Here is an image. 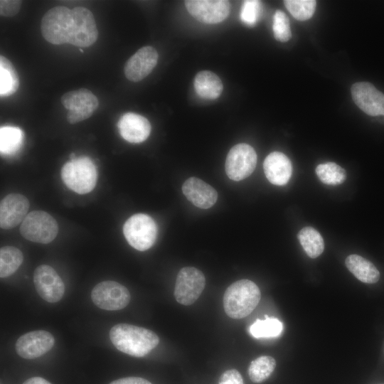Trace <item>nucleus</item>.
Masks as SVG:
<instances>
[{
	"label": "nucleus",
	"instance_id": "obj_1",
	"mask_svg": "<svg viewBox=\"0 0 384 384\" xmlns=\"http://www.w3.org/2000/svg\"><path fill=\"white\" fill-rule=\"evenodd\" d=\"M110 338L117 349L134 357L147 355L159 343V336L151 330L128 324L112 326Z\"/></svg>",
	"mask_w": 384,
	"mask_h": 384
},
{
	"label": "nucleus",
	"instance_id": "obj_2",
	"mask_svg": "<svg viewBox=\"0 0 384 384\" xmlns=\"http://www.w3.org/2000/svg\"><path fill=\"white\" fill-rule=\"evenodd\" d=\"M261 294L257 284L249 279H240L231 284L223 296L226 314L233 319H242L255 309Z\"/></svg>",
	"mask_w": 384,
	"mask_h": 384
},
{
	"label": "nucleus",
	"instance_id": "obj_3",
	"mask_svg": "<svg viewBox=\"0 0 384 384\" xmlns=\"http://www.w3.org/2000/svg\"><path fill=\"white\" fill-rule=\"evenodd\" d=\"M60 176L68 188L78 194H85L95 187L97 171L89 157L80 156L70 159L63 166Z\"/></svg>",
	"mask_w": 384,
	"mask_h": 384
},
{
	"label": "nucleus",
	"instance_id": "obj_4",
	"mask_svg": "<svg viewBox=\"0 0 384 384\" xmlns=\"http://www.w3.org/2000/svg\"><path fill=\"white\" fill-rule=\"evenodd\" d=\"M73 23V10L63 6L49 9L43 16L41 31L44 39L54 45L68 43Z\"/></svg>",
	"mask_w": 384,
	"mask_h": 384
},
{
	"label": "nucleus",
	"instance_id": "obj_5",
	"mask_svg": "<svg viewBox=\"0 0 384 384\" xmlns=\"http://www.w3.org/2000/svg\"><path fill=\"white\" fill-rule=\"evenodd\" d=\"M123 234L132 247L145 251L151 247L156 240L157 225L149 215L137 213L124 223Z\"/></svg>",
	"mask_w": 384,
	"mask_h": 384
},
{
	"label": "nucleus",
	"instance_id": "obj_6",
	"mask_svg": "<svg viewBox=\"0 0 384 384\" xmlns=\"http://www.w3.org/2000/svg\"><path fill=\"white\" fill-rule=\"evenodd\" d=\"M58 233V225L55 218L43 210H33L28 213L20 226V233L26 240L38 243L52 242Z\"/></svg>",
	"mask_w": 384,
	"mask_h": 384
},
{
	"label": "nucleus",
	"instance_id": "obj_7",
	"mask_svg": "<svg viewBox=\"0 0 384 384\" xmlns=\"http://www.w3.org/2000/svg\"><path fill=\"white\" fill-rule=\"evenodd\" d=\"M60 102L68 110L66 119L75 124L90 117L99 106L97 97L89 90L80 88L62 95Z\"/></svg>",
	"mask_w": 384,
	"mask_h": 384
},
{
	"label": "nucleus",
	"instance_id": "obj_8",
	"mask_svg": "<svg viewBox=\"0 0 384 384\" xmlns=\"http://www.w3.org/2000/svg\"><path fill=\"white\" fill-rule=\"evenodd\" d=\"M205 285L206 278L201 270L193 267H183L176 277L175 299L181 304L191 305L198 299Z\"/></svg>",
	"mask_w": 384,
	"mask_h": 384
},
{
	"label": "nucleus",
	"instance_id": "obj_9",
	"mask_svg": "<svg viewBox=\"0 0 384 384\" xmlns=\"http://www.w3.org/2000/svg\"><path fill=\"white\" fill-rule=\"evenodd\" d=\"M256 164L255 149L247 144H238L233 146L227 155L225 172L230 179L241 181L254 171Z\"/></svg>",
	"mask_w": 384,
	"mask_h": 384
},
{
	"label": "nucleus",
	"instance_id": "obj_10",
	"mask_svg": "<svg viewBox=\"0 0 384 384\" xmlns=\"http://www.w3.org/2000/svg\"><path fill=\"white\" fill-rule=\"evenodd\" d=\"M93 303L100 309L117 311L126 307L130 301L129 290L114 281H104L96 284L91 292Z\"/></svg>",
	"mask_w": 384,
	"mask_h": 384
},
{
	"label": "nucleus",
	"instance_id": "obj_11",
	"mask_svg": "<svg viewBox=\"0 0 384 384\" xmlns=\"http://www.w3.org/2000/svg\"><path fill=\"white\" fill-rule=\"evenodd\" d=\"M73 23L68 43L80 48L94 44L98 38V30L93 14L82 6L73 9Z\"/></svg>",
	"mask_w": 384,
	"mask_h": 384
},
{
	"label": "nucleus",
	"instance_id": "obj_12",
	"mask_svg": "<svg viewBox=\"0 0 384 384\" xmlns=\"http://www.w3.org/2000/svg\"><path fill=\"white\" fill-rule=\"evenodd\" d=\"M33 282L38 294L48 302H58L64 295V283L56 271L50 265H41L36 268Z\"/></svg>",
	"mask_w": 384,
	"mask_h": 384
},
{
	"label": "nucleus",
	"instance_id": "obj_13",
	"mask_svg": "<svg viewBox=\"0 0 384 384\" xmlns=\"http://www.w3.org/2000/svg\"><path fill=\"white\" fill-rule=\"evenodd\" d=\"M189 14L205 23H218L230 14V4L225 0H188L185 1Z\"/></svg>",
	"mask_w": 384,
	"mask_h": 384
},
{
	"label": "nucleus",
	"instance_id": "obj_14",
	"mask_svg": "<svg viewBox=\"0 0 384 384\" xmlns=\"http://www.w3.org/2000/svg\"><path fill=\"white\" fill-rule=\"evenodd\" d=\"M55 343L53 336L44 330H36L20 336L15 349L18 356L26 359L38 358L48 352Z\"/></svg>",
	"mask_w": 384,
	"mask_h": 384
},
{
	"label": "nucleus",
	"instance_id": "obj_15",
	"mask_svg": "<svg viewBox=\"0 0 384 384\" xmlns=\"http://www.w3.org/2000/svg\"><path fill=\"white\" fill-rule=\"evenodd\" d=\"M159 55L151 46L139 48L126 62L124 73L132 82H139L149 75L156 67Z\"/></svg>",
	"mask_w": 384,
	"mask_h": 384
},
{
	"label": "nucleus",
	"instance_id": "obj_16",
	"mask_svg": "<svg viewBox=\"0 0 384 384\" xmlns=\"http://www.w3.org/2000/svg\"><path fill=\"white\" fill-rule=\"evenodd\" d=\"M351 95L355 104L370 116L384 115V94L367 82L354 83Z\"/></svg>",
	"mask_w": 384,
	"mask_h": 384
},
{
	"label": "nucleus",
	"instance_id": "obj_17",
	"mask_svg": "<svg viewBox=\"0 0 384 384\" xmlns=\"http://www.w3.org/2000/svg\"><path fill=\"white\" fill-rule=\"evenodd\" d=\"M30 203L20 193H9L0 203V227L9 230L23 222L28 215Z\"/></svg>",
	"mask_w": 384,
	"mask_h": 384
},
{
	"label": "nucleus",
	"instance_id": "obj_18",
	"mask_svg": "<svg viewBox=\"0 0 384 384\" xmlns=\"http://www.w3.org/2000/svg\"><path fill=\"white\" fill-rule=\"evenodd\" d=\"M121 137L130 143H141L149 136L151 127L142 115L134 112L124 114L117 123Z\"/></svg>",
	"mask_w": 384,
	"mask_h": 384
},
{
	"label": "nucleus",
	"instance_id": "obj_19",
	"mask_svg": "<svg viewBox=\"0 0 384 384\" xmlns=\"http://www.w3.org/2000/svg\"><path fill=\"white\" fill-rule=\"evenodd\" d=\"M182 191L191 203L202 209L210 208L218 199L215 189L196 177L186 179L182 186Z\"/></svg>",
	"mask_w": 384,
	"mask_h": 384
},
{
	"label": "nucleus",
	"instance_id": "obj_20",
	"mask_svg": "<svg viewBox=\"0 0 384 384\" xmlns=\"http://www.w3.org/2000/svg\"><path fill=\"white\" fill-rule=\"evenodd\" d=\"M264 172L267 180L276 186L288 183L292 173L289 159L283 153L273 151L268 154L263 164Z\"/></svg>",
	"mask_w": 384,
	"mask_h": 384
},
{
	"label": "nucleus",
	"instance_id": "obj_21",
	"mask_svg": "<svg viewBox=\"0 0 384 384\" xmlns=\"http://www.w3.org/2000/svg\"><path fill=\"white\" fill-rule=\"evenodd\" d=\"M193 85L198 95L208 100L219 97L223 89L220 78L214 73L208 70L197 73Z\"/></svg>",
	"mask_w": 384,
	"mask_h": 384
},
{
	"label": "nucleus",
	"instance_id": "obj_22",
	"mask_svg": "<svg viewBox=\"0 0 384 384\" xmlns=\"http://www.w3.org/2000/svg\"><path fill=\"white\" fill-rule=\"evenodd\" d=\"M345 263L348 270L362 282L373 284L380 279V272L376 267L360 255H348Z\"/></svg>",
	"mask_w": 384,
	"mask_h": 384
},
{
	"label": "nucleus",
	"instance_id": "obj_23",
	"mask_svg": "<svg viewBox=\"0 0 384 384\" xmlns=\"http://www.w3.org/2000/svg\"><path fill=\"white\" fill-rule=\"evenodd\" d=\"M18 75L11 62L6 57L0 56V95L9 96L19 87Z\"/></svg>",
	"mask_w": 384,
	"mask_h": 384
},
{
	"label": "nucleus",
	"instance_id": "obj_24",
	"mask_svg": "<svg viewBox=\"0 0 384 384\" xmlns=\"http://www.w3.org/2000/svg\"><path fill=\"white\" fill-rule=\"evenodd\" d=\"M297 238L309 257L316 258L324 252V239L314 228L309 226L303 228L298 233Z\"/></svg>",
	"mask_w": 384,
	"mask_h": 384
},
{
	"label": "nucleus",
	"instance_id": "obj_25",
	"mask_svg": "<svg viewBox=\"0 0 384 384\" xmlns=\"http://www.w3.org/2000/svg\"><path fill=\"white\" fill-rule=\"evenodd\" d=\"M23 261L22 252L14 246H4L0 250V277L5 278L13 274Z\"/></svg>",
	"mask_w": 384,
	"mask_h": 384
},
{
	"label": "nucleus",
	"instance_id": "obj_26",
	"mask_svg": "<svg viewBox=\"0 0 384 384\" xmlns=\"http://www.w3.org/2000/svg\"><path fill=\"white\" fill-rule=\"evenodd\" d=\"M23 133L18 127H2L0 129V151L4 155L12 154L21 146Z\"/></svg>",
	"mask_w": 384,
	"mask_h": 384
},
{
	"label": "nucleus",
	"instance_id": "obj_27",
	"mask_svg": "<svg viewBox=\"0 0 384 384\" xmlns=\"http://www.w3.org/2000/svg\"><path fill=\"white\" fill-rule=\"evenodd\" d=\"M275 367L276 361L274 358L262 356L251 362L248 375L252 382L260 383L270 377Z\"/></svg>",
	"mask_w": 384,
	"mask_h": 384
},
{
	"label": "nucleus",
	"instance_id": "obj_28",
	"mask_svg": "<svg viewBox=\"0 0 384 384\" xmlns=\"http://www.w3.org/2000/svg\"><path fill=\"white\" fill-rule=\"evenodd\" d=\"M283 330L282 323L274 317L265 315V319H257L250 327V333L257 338L279 336Z\"/></svg>",
	"mask_w": 384,
	"mask_h": 384
},
{
	"label": "nucleus",
	"instance_id": "obj_29",
	"mask_svg": "<svg viewBox=\"0 0 384 384\" xmlns=\"http://www.w3.org/2000/svg\"><path fill=\"white\" fill-rule=\"evenodd\" d=\"M316 174L320 181L326 185L337 186L343 183L346 178V171L334 162L319 164L316 168Z\"/></svg>",
	"mask_w": 384,
	"mask_h": 384
},
{
	"label": "nucleus",
	"instance_id": "obj_30",
	"mask_svg": "<svg viewBox=\"0 0 384 384\" xmlns=\"http://www.w3.org/2000/svg\"><path fill=\"white\" fill-rule=\"evenodd\" d=\"M284 4L294 18L299 21H305L314 15L316 1L314 0H285Z\"/></svg>",
	"mask_w": 384,
	"mask_h": 384
},
{
	"label": "nucleus",
	"instance_id": "obj_31",
	"mask_svg": "<svg viewBox=\"0 0 384 384\" xmlns=\"http://www.w3.org/2000/svg\"><path fill=\"white\" fill-rule=\"evenodd\" d=\"M272 30L275 39L280 42H287L292 37L289 20L281 10L274 14Z\"/></svg>",
	"mask_w": 384,
	"mask_h": 384
},
{
	"label": "nucleus",
	"instance_id": "obj_32",
	"mask_svg": "<svg viewBox=\"0 0 384 384\" xmlns=\"http://www.w3.org/2000/svg\"><path fill=\"white\" fill-rule=\"evenodd\" d=\"M261 9V2L260 1H244L240 12L242 21L247 26H254L260 18Z\"/></svg>",
	"mask_w": 384,
	"mask_h": 384
},
{
	"label": "nucleus",
	"instance_id": "obj_33",
	"mask_svg": "<svg viewBox=\"0 0 384 384\" xmlns=\"http://www.w3.org/2000/svg\"><path fill=\"white\" fill-rule=\"evenodd\" d=\"M21 1L16 0H1L0 14L2 16H14L20 10Z\"/></svg>",
	"mask_w": 384,
	"mask_h": 384
},
{
	"label": "nucleus",
	"instance_id": "obj_34",
	"mask_svg": "<svg viewBox=\"0 0 384 384\" xmlns=\"http://www.w3.org/2000/svg\"><path fill=\"white\" fill-rule=\"evenodd\" d=\"M219 384H243V379L237 370L230 369L221 375Z\"/></svg>",
	"mask_w": 384,
	"mask_h": 384
},
{
	"label": "nucleus",
	"instance_id": "obj_35",
	"mask_svg": "<svg viewBox=\"0 0 384 384\" xmlns=\"http://www.w3.org/2000/svg\"><path fill=\"white\" fill-rule=\"evenodd\" d=\"M110 384H151L149 380L139 377H126L115 380Z\"/></svg>",
	"mask_w": 384,
	"mask_h": 384
},
{
	"label": "nucleus",
	"instance_id": "obj_36",
	"mask_svg": "<svg viewBox=\"0 0 384 384\" xmlns=\"http://www.w3.org/2000/svg\"><path fill=\"white\" fill-rule=\"evenodd\" d=\"M23 384H51V383L43 378L33 377L24 381Z\"/></svg>",
	"mask_w": 384,
	"mask_h": 384
},
{
	"label": "nucleus",
	"instance_id": "obj_37",
	"mask_svg": "<svg viewBox=\"0 0 384 384\" xmlns=\"http://www.w3.org/2000/svg\"><path fill=\"white\" fill-rule=\"evenodd\" d=\"M79 50H80V52H82V53L84 52L83 50H82L80 48Z\"/></svg>",
	"mask_w": 384,
	"mask_h": 384
}]
</instances>
